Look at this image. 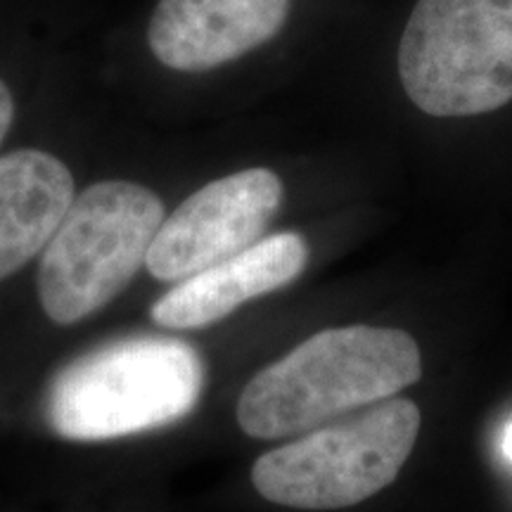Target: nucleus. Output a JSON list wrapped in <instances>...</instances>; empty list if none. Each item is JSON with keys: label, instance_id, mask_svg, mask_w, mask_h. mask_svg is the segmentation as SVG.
Returning a JSON list of instances; mask_svg holds the SVG:
<instances>
[{"label": "nucleus", "instance_id": "nucleus-1", "mask_svg": "<svg viewBox=\"0 0 512 512\" xmlns=\"http://www.w3.org/2000/svg\"><path fill=\"white\" fill-rule=\"evenodd\" d=\"M420 375V347L408 332L373 325L323 330L245 384L238 425L252 439L299 437L392 399Z\"/></svg>", "mask_w": 512, "mask_h": 512}, {"label": "nucleus", "instance_id": "nucleus-2", "mask_svg": "<svg viewBox=\"0 0 512 512\" xmlns=\"http://www.w3.org/2000/svg\"><path fill=\"white\" fill-rule=\"evenodd\" d=\"M204 361L190 342L128 335L67 363L50 382L46 420L67 441H112L188 418L204 389Z\"/></svg>", "mask_w": 512, "mask_h": 512}, {"label": "nucleus", "instance_id": "nucleus-3", "mask_svg": "<svg viewBox=\"0 0 512 512\" xmlns=\"http://www.w3.org/2000/svg\"><path fill=\"white\" fill-rule=\"evenodd\" d=\"M420 432L411 399L375 401L299 434L252 465V486L278 508L325 512L368 501L399 477Z\"/></svg>", "mask_w": 512, "mask_h": 512}, {"label": "nucleus", "instance_id": "nucleus-4", "mask_svg": "<svg viewBox=\"0 0 512 512\" xmlns=\"http://www.w3.org/2000/svg\"><path fill=\"white\" fill-rule=\"evenodd\" d=\"M164 216L157 192L131 181L79 192L38 264L46 316L67 328L105 309L145 266Z\"/></svg>", "mask_w": 512, "mask_h": 512}, {"label": "nucleus", "instance_id": "nucleus-5", "mask_svg": "<svg viewBox=\"0 0 512 512\" xmlns=\"http://www.w3.org/2000/svg\"><path fill=\"white\" fill-rule=\"evenodd\" d=\"M403 91L432 117L512 100V0H418L399 46Z\"/></svg>", "mask_w": 512, "mask_h": 512}, {"label": "nucleus", "instance_id": "nucleus-6", "mask_svg": "<svg viewBox=\"0 0 512 512\" xmlns=\"http://www.w3.org/2000/svg\"><path fill=\"white\" fill-rule=\"evenodd\" d=\"M283 204V183L271 169H245L216 178L164 216L147 271L162 283H181L204 268L252 247Z\"/></svg>", "mask_w": 512, "mask_h": 512}, {"label": "nucleus", "instance_id": "nucleus-7", "mask_svg": "<svg viewBox=\"0 0 512 512\" xmlns=\"http://www.w3.org/2000/svg\"><path fill=\"white\" fill-rule=\"evenodd\" d=\"M290 5L292 0H159L147 41L164 67L209 72L278 36Z\"/></svg>", "mask_w": 512, "mask_h": 512}, {"label": "nucleus", "instance_id": "nucleus-8", "mask_svg": "<svg viewBox=\"0 0 512 512\" xmlns=\"http://www.w3.org/2000/svg\"><path fill=\"white\" fill-rule=\"evenodd\" d=\"M309 261L306 240L275 233L178 283L152 304V323L166 330H200L242 304L290 285Z\"/></svg>", "mask_w": 512, "mask_h": 512}, {"label": "nucleus", "instance_id": "nucleus-9", "mask_svg": "<svg viewBox=\"0 0 512 512\" xmlns=\"http://www.w3.org/2000/svg\"><path fill=\"white\" fill-rule=\"evenodd\" d=\"M74 197L72 171L50 152L0 157V280L43 254Z\"/></svg>", "mask_w": 512, "mask_h": 512}, {"label": "nucleus", "instance_id": "nucleus-10", "mask_svg": "<svg viewBox=\"0 0 512 512\" xmlns=\"http://www.w3.org/2000/svg\"><path fill=\"white\" fill-rule=\"evenodd\" d=\"M12 119H15V98H12L8 83L0 79V143L8 136Z\"/></svg>", "mask_w": 512, "mask_h": 512}, {"label": "nucleus", "instance_id": "nucleus-11", "mask_svg": "<svg viewBox=\"0 0 512 512\" xmlns=\"http://www.w3.org/2000/svg\"><path fill=\"white\" fill-rule=\"evenodd\" d=\"M501 451L503 456L510 460L512 463V422H508V427L503 430V437H501Z\"/></svg>", "mask_w": 512, "mask_h": 512}]
</instances>
